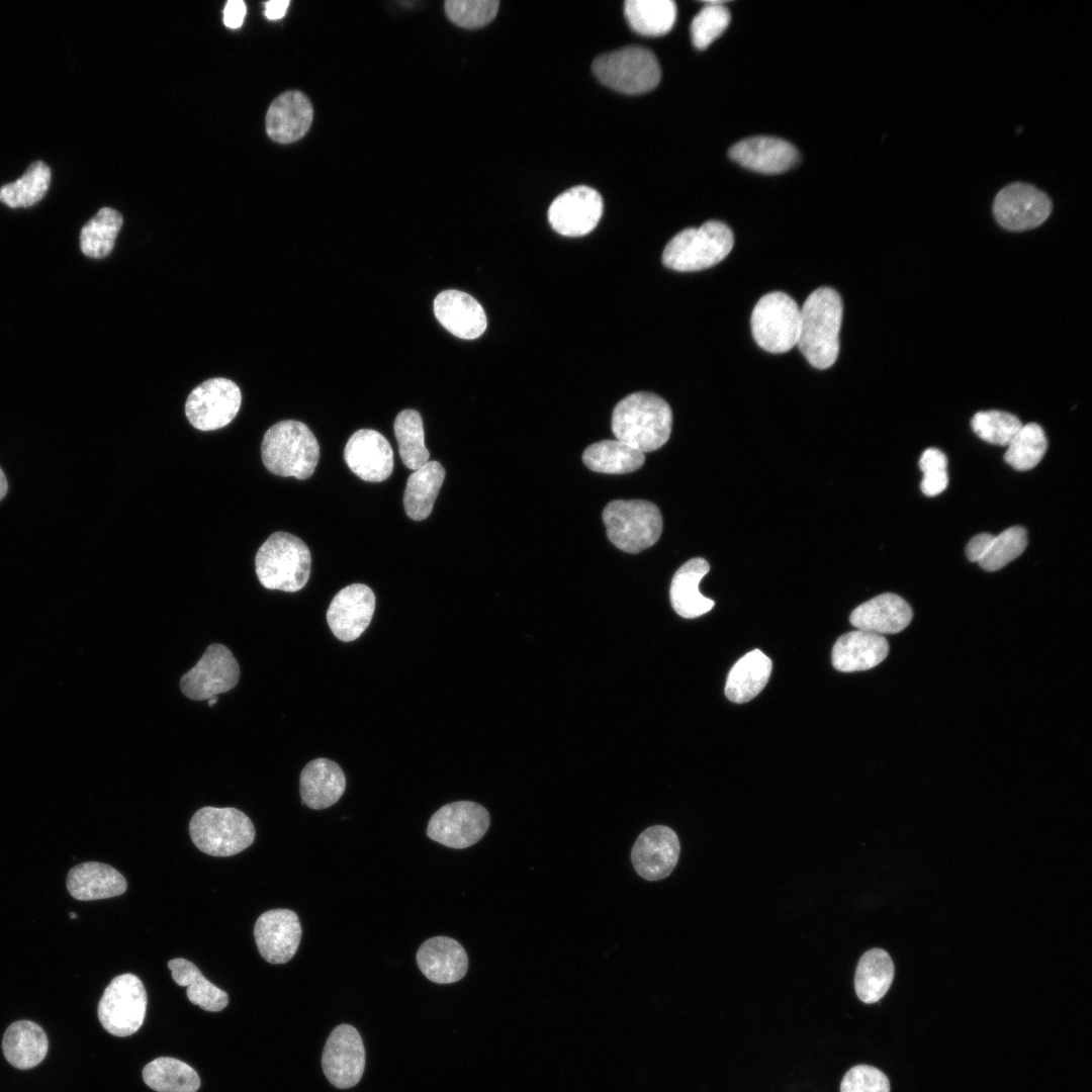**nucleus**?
<instances>
[{
  "label": "nucleus",
  "instance_id": "0eeeda50",
  "mask_svg": "<svg viewBox=\"0 0 1092 1092\" xmlns=\"http://www.w3.org/2000/svg\"><path fill=\"white\" fill-rule=\"evenodd\" d=\"M603 521L609 540L628 553L654 545L663 526L659 509L644 499L610 502L603 511Z\"/></svg>",
  "mask_w": 1092,
  "mask_h": 1092
},
{
  "label": "nucleus",
  "instance_id": "7c9ffc66",
  "mask_svg": "<svg viewBox=\"0 0 1092 1092\" xmlns=\"http://www.w3.org/2000/svg\"><path fill=\"white\" fill-rule=\"evenodd\" d=\"M48 1038L42 1028L28 1020L12 1023L5 1031L2 1049L6 1060L18 1069L37 1066L48 1053Z\"/></svg>",
  "mask_w": 1092,
  "mask_h": 1092
},
{
  "label": "nucleus",
  "instance_id": "c03bdc74",
  "mask_svg": "<svg viewBox=\"0 0 1092 1092\" xmlns=\"http://www.w3.org/2000/svg\"><path fill=\"white\" fill-rule=\"evenodd\" d=\"M1027 545L1026 530L1020 526H1014L995 536L993 542L978 562L986 571H996L1018 557Z\"/></svg>",
  "mask_w": 1092,
  "mask_h": 1092
},
{
  "label": "nucleus",
  "instance_id": "412c9836",
  "mask_svg": "<svg viewBox=\"0 0 1092 1092\" xmlns=\"http://www.w3.org/2000/svg\"><path fill=\"white\" fill-rule=\"evenodd\" d=\"M729 157L742 167L763 174L783 173L799 161V153L792 144L774 136L744 139L730 148Z\"/></svg>",
  "mask_w": 1092,
  "mask_h": 1092
},
{
  "label": "nucleus",
  "instance_id": "dca6fc26",
  "mask_svg": "<svg viewBox=\"0 0 1092 1092\" xmlns=\"http://www.w3.org/2000/svg\"><path fill=\"white\" fill-rule=\"evenodd\" d=\"M603 208V199L598 191L587 186H576L553 200L548 209V221L562 236L580 237L597 226Z\"/></svg>",
  "mask_w": 1092,
  "mask_h": 1092
},
{
  "label": "nucleus",
  "instance_id": "864d4df0",
  "mask_svg": "<svg viewBox=\"0 0 1092 1092\" xmlns=\"http://www.w3.org/2000/svg\"><path fill=\"white\" fill-rule=\"evenodd\" d=\"M7 492V480L4 472L0 468V500L5 496Z\"/></svg>",
  "mask_w": 1092,
  "mask_h": 1092
},
{
  "label": "nucleus",
  "instance_id": "4468645a",
  "mask_svg": "<svg viewBox=\"0 0 1092 1092\" xmlns=\"http://www.w3.org/2000/svg\"><path fill=\"white\" fill-rule=\"evenodd\" d=\"M1050 197L1035 186L1014 182L995 196L992 210L996 221L1011 232L1039 226L1052 212Z\"/></svg>",
  "mask_w": 1092,
  "mask_h": 1092
},
{
  "label": "nucleus",
  "instance_id": "79ce46f5",
  "mask_svg": "<svg viewBox=\"0 0 1092 1092\" xmlns=\"http://www.w3.org/2000/svg\"><path fill=\"white\" fill-rule=\"evenodd\" d=\"M971 426L982 440L999 446H1008L1022 427L1020 420L1006 412L983 411L972 418Z\"/></svg>",
  "mask_w": 1092,
  "mask_h": 1092
},
{
  "label": "nucleus",
  "instance_id": "09e8293b",
  "mask_svg": "<svg viewBox=\"0 0 1092 1092\" xmlns=\"http://www.w3.org/2000/svg\"><path fill=\"white\" fill-rule=\"evenodd\" d=\"M946 466L947 458L945 454L936 448L926 449L919 459V467L923 474L946 470Z\"/></svg>",
  "mask_w": 1092,
  "mask_h": 1092
},
{
  "label": "nucleus",
  "instance_id": "e433bc0d",
  "mask_svg": "<svg viewBox=\"0 0 1092 1092\" xmlns=\"http://www.w3.org/2000/svg\"><path fill=\"white\" fill-rule=\"evenodd\" d=\"M624 11L630 26L647 36L667 33L676 18V6L671 0H628Z\"/></svg>",
  "mask_w": 1092,
  "mask_h": 1092
},
{
  "label": "nucleus",
  "instance_id": "ddd939ff",
  "mask_svg": "<svg viewBox=\"0 0 1092 1092\" xmlns=\"http://www.w3.org/2000/svg\"><path fill=\"white\" fill-rule=\"evenodd\" d=\"M239 676L240 667L232 651L222 644L214 643L181 677L180 688L191 700H207L235 688Z\"/></svg>",
  "mask_w": 1092,
  "mask_h": 1092
},
{
  "label": "nucleus",
  "instance_id": "f257e3e1",
  "mask_svg": "<svg viewBox=\"0 0 1092 1092\" xmlns=\"http://www.w3.org/2000/svg\"><path fill=\"white\" fill-rule=\"evenodd\" d=\"M842 312L841 297L830 287L814 290L800 309L797 346L817 369L831 367L838 357Z\"/></svg>",
  "mask_w": 1092,
  "mask_h": 1092
},
{
  "label": "nucleus",
  "instance_id": "5701e85b",
  "mask_svg": "<svg viewBox=\"0 0 1092 1092\" xmlns=\"http://www.w3.org/2000/svg\"><path fill=\"white\" fill-rule=\"evenodd\" d=\"M313 108L309 99L296 90L286 91L276 97L266 114V132L279 144L300 140L309 129Z\"/></svg>",
  "mask_w": 1092,
  "mask_h": 1092
},
{
  "label": "nucleus",
  "instance_id": "b1692460",
  "mask_svg": "<svg viewBox=\"0 0 1092 1092\" xmlns=\"http://www.w3.org/2000/svg\"><path fill=\"white\" fill-rule=\"evenodd\" d=\"M416 959L423 975L437 984L457 982L465 976L468 969L464 947L447 936H435L424 941Z\"/></svg>",
  "mask_w": 1092,
  "mask_h": 1092
},
{
  "label": "nucleus",
  "instance_id": "4be33fe9",
  "mask_svg": "<svg viewBox=\"0 0 1092 1092\" xmlns=\"http://www.w3.org/2000/svg\"><path fill=\"white\" fill-rule=\"evenodd\" d=\"M434 312L439 323L460 339H476L487 327L486 315L480 303L460 290L441 291L434 299Z\"/></svg>",
  "mask_w": 1092,
  "mask_h": 1092
},
{
  "label": "nucleus",
  "instance_id": "f8f14e48",
  "mask_svg": "<svg viewBox=\"0 0 1092 1092\" xmlns=\"http://www.w3.org/2000/svg\"><path fill=\"white\" fill-rule=\"evenodd\" d=\"M487 810L471 801L449 803L431 817L427 835L447 847L462 849L475 844L489 826Z\"/></svg>",
  "mask_w": 1092,
  "mask_h": 1092
},
{
  "label": "nucleus",
  "instance_id": "6ab92c4d",
  "mask_svg": "<svg viewBox=\"0 0 1092 1092\" xmlns=\"http://www.w3.org/2000/svg\"><path fill=\"white\" fill-rule=\"evenodd\" d=\"M374 609L372 589L363 583H353L334 597L327 611V621L338 639L353 641L369 626Z\"/></svg>",
  "mask_w": 1092,
  "mask_h": 1092
},
{
  "label": "nucleus",
  "instance_id": "f3484780",
  "mask_svg": "<svg viewBox=\"0 0 1092 1092\" xmlns=\"http://www.w3.org/2000/svg\"><path fill=\"white\" fill-rule=\"evenodd\" d=\"M680 851L676 833L664 825L645 829L636 839L631 860L636 873L647 881L666 878L675 868Z\"/></svg>",
  "mask_w": 1092,
  "mask_h": 1092
},
{
  "label": "nucleus",
  "instance_id": "de8ad7c7",
  "mask_svg": "<svg viewBox=\"0 0 1092 1092\" xmlns=\"http://www.w3.org/2000/svg\"><path fill=\"white\" fill-rule=\"evenodd\" d=\"M947 483L946 470H940L923 474L920 487L925 495L935 496L946 488Z\"/></svg>",
  "mask_w": 1092,
  "mask_h": 1092
},
{
  "label": "nucleus",
  "instance_id": "9d476101",
  "mask_svg": "<svg viewBox=\"0 0 1092 1092\" xmlns=\"http://www.w3.org/2000/svg\"><path fill=\"white\" fill-rule=\"evenodd\" d=\"M147 993L143 982L133 974L116 976L105 988L98 1004V1018L109 1033L127 1036L144 1023Z\"/></svg>",
  "mask_w": 1092,
  "mask_h": 1092
},
{
  "label": "nucleus",
  "instance_id": "7ed1b4c3",
  "mask_svg": "<svg viewBox=\"0 0 1092 1092\" xmlns=\"http://www.w3.org/2000/svg\"><path fill=\"white\" fill-rule=\"evenodd\" d=\"M261 457L265 467L276 475L306 479L314 472L320 446L305 424L285 420L265 433Z\"/></svg>",
  "mask_w": 1092,
  "mask_h": 1092
},
{
  "label": "nucleus",
  "instance_id": "6e6d98bb",
  "mask_svg": "<svg viewBox=\"0 0 1092 1092\" xmlns=\"http://www.w3.org/2000/svg\"><path fill=\"white\" fill-rule=\"evenodd\" d=\"M70 917L71 918H76L77 916L75 915V913H70Z\"/></svg>",
  "mask_w": 1092,
  "mask_h": 1092
},
{
  "label": "nucleus",
  "instance_id": "c756f323",
  "mask_svg": "<svg viewBox=\"0 0 1092 1092\" xmlns=\"http://www.w3.org/2000/svg\"><path fill=\"white\" fill-rule=\"evenodd\" d=\"M772 663L759 649L743 655L730 669L725 696L733 703L741 704L755 698L767 684Z\"/></svg>",
  "mask_w": 1092,
  "mask_h": 1092
},
{
  "label": "nucleus",
  "instance_id": "49530a36",
  "mask_svg": "<svg viewBox=\"0 0 1092 1092\" xmlns=\"http://www.w3.org/2000/svg\"><path fill=\"white\" fill-rule=\"evenodd\" d=\"M840 1092H890L888 1077L869 1065H857L843 1076Z\"/></svg>",
  "mask_w": 1092,
  "mask_h": 1092
},
{
  "label": "nucleus",
  "instance_id": "a878e982",
  "mask_svg": "<svg viewBox=\"0 0 1092 1092\" xmlns=\"http://www.w3.org/2000/svg\"><path fill=\"white\" fill-rule=\"evenodd\" d=\"M889 653L883 635L855 630L840 636L832 648V664L843 672L868 670L881 663Z\"/></svg>",
  "mask_w": 1092,
  "mask_h": 1092
},
{
  "label": "nucleus",
  "instance_id": "a18cd8bd",
  "mask_svg": "<svg viewBox=\"0 0 1092 1092\" xmlns=\"http://www.w3.org/2000/svg\"><path fill=\"white\" fill-rule=\"evenodd\" d=\"M449 19L464 28H478L489 23L496 15L497 0H447L444 3Z\"/></svg>",
  "mask_w": 1092,
  "mask_h": 1092
},
{
  "label": "nucleus",
  "instance_id": "4c0bfd02",
  "mask_svg": "<svg viewBox=\"0 0 1092 1092\" xmlns=\"http://www.w3.org/2000/svg\"><path fill=\"white\" fill-rule=\"evenodd\" d=\"M122 222L117 210L101 208L81 230L80 247L83 254L90 258L106 257L113 249Z\"/></svg>",
  "mask_w": 1092,
  "mask_h": 1092
},
{
  "label": "nucleus",
  "instance_id": "ea45409f",
  "mask_svg": "<svg viewBox=\"0 0 1092 1092\" xmlns=\"http://www.w3.org/2000/svg\"><path fill=\"white\" fill-rule=\"evenodd\" d=\"M394 434L403 464L412 470H418L429 461L430 452L424 442V427L421 415L415 410L401 411L394 421Z\"/></svg>",
  "mask_w": 1092,
  "mask_h": 1092
},
{
  "label": "nucleus",
  "instance_id": "9b49d317",
  "mask_svg": "<svg viewBox=\"0 0 1092 1092\" xmlns=\"http://www.w3.org/2000/svg\"><path fill=\"white\" fill-rule=\"evenodd\" d=\"M242 403L239 386L232 380L217 377L205 380L188 395L185 414L190 424L200 431H212L229 425Z\"/></svg>",
  "mask_w": 1092,
  "mask_h": 1092
},
{
  "label": "nucleus",
  "instance_id": "a211bd4d",
  "mask_svg": "<svg viewBox=\"0 0 1092 1092\" xmlns=\"http://www.w3.org/2000/svg\"><path fill=\"white\" fill-rule=\"evenodd\" d=\"M254 936L258 950L265 961L270 964L287 963L299 946V918L289 909L266 911L255 923Z\"/></svg>",
  "mask_w": 1092,
  "mask_h": 1092
},
{
  "label": "nucleus",
  "instance_id": "72a5a7b5",
  "mask_svg": "<svg viewBox=\"0 0 1092 1092\" xmlns=\"http://www.w3.org/2000/svg\"><path fill=\"white\" fill-rule=\"evenodd\" d=\"M168 968L174 982L179 986L187 987L186 995L191 1003L211 1012L220 1011L226 1007L228 994L210 983L193 963L177 958L168 962Z\"/></svg>",
  "mask_w": 1092,
  "mask_h": 1092
},
{
  "label": "nucleus",
  "instance_id": "6e6552de",
  "mask_svg": "<svg viewBox=\"0 0 1092 1092\" xmlns=\"http://www.w3.org/2000/svg\"><path fill=\"white\" fill-rule=\"evenodd\" d=\"M593 71L606 86L625 94H641L657 86L661 71L656 57L641 47H626L597 57Z\"/></svg>",
  "mask_w": 1092,
  "mask_h": 1092
},
{
  "label": "nucleus",
  "instance_id": "8fccbe9b",
  "mask_svg": "<svg viewBox=\"0 0 1092 1092\" xmlns=\"http://www.w3.org/2000/svg\"><path fill=\"white\" fill-rule=\"evenodd\" d=\"M994 537L990 533H981L973 537L966 547L968 559L972 562H979L988 552Z\"/></svg>",
  "mask_w": 1092,
  "mask_h": 1092
},
{
  "label": "nucleus",
  "instance_id": "37998d69",
  "mask_svg": "<svg viewBox=\"0 0 1092 1092\" xmlns=\"http://www.w3.org/2000/svg\"><path fill=\"white\" fill-rule=\"evenodd\" d=\"M731 15L722 1H708L691 23L695 48L705 50L719 37L730 23Z\"/></svg>",
  "mask_w": 1092,
  "mask_h": 1092
},
{
  "label": "nucleus",
  "instance_id": "58836bf2",
  "mask_svg": "<svg viewBox=\"0 0 1092 1092\" xmlns=\"http://www.w3.org/2000/svg\"><path fill=\"white\" fill-rule=\"evenodd\" d=\"M50 182V167L42 161H35L16 181L0 188V200L11 208L29 207L43 198Z\"/></svg>",
  "mask_w": 1092,
  "mask_h": 1092
},
{
  "label": "nucleus",
  "instance_id": "39448f33",
  "mask_svg": "<svg viewBox=\"0 0 1092 1092\" xmlns=\"http://www.w3.org/2000/svg\"><path fill=\"white\" fill-rule=\"evenodd\" d=\"M734 237L730 228L709 220L700 228L677 233L665 246L662 263L679 272L701 271L723 261L731 252Z\"/></svg>",
  "mask_w": 1092,
  "mask_h": 1092
},
{
  "label": "nucleus",
  "instance_id": "cd10ccee",
  "mask_svg": "<svg viewBox=\"0 0 1092 1092\" xmlns=\"http://www.w3.org/2000/svg\"><path fill=\"white\" fill-rule=\"evenodd\" d=\"M299 785L302 803L321 810L339 801L346 788V778L335 761L316 758L302 769Z\"/></svg>",
  "mask_w": 1092,
  "mask_h": 1092
},
{
  "label": "nucleus",
  "instance_id": "3c124183",
  "mask_svg": "<svg viewBox=\"0 0 1092 1092\" xmlns=\"http://www.w3.org/2000/svg\"><path fill=\"white\" fill-rule=\"evenodd\" d=\"M246 15V5L242 0H230L223 10V22L230 28L242 25Z\"/></svg>",
  "mask_w": 1092,
  "mask_h": 1092
},
{
  "label": "nucleus",
  "instance_id": "2eb2a0df",
  "mask_svg": "<svg viewBox=\"0 0 1092 1092\" xmlns=\"http://www.w3.org/2000/svg\"><path fill=\"white\" fill-rule=\"evenodd\" d=\"M322 1067L329 1082L339 1089L359 1083L365 1067V1050L354 1026L341 1024L335 1027L326 1041Z\"/></svg>",
  "mask_w": 1092,
  "mask_h": 1092
},
{
  "label": "nucleus",
  "instance_id": "20e7f679",
  "mask_svg": "<svg viewBox=\"0 0 1092 1092\" xmlns=\"http://www.w3.org/2000/svg\"><path fill=\"white\" fill-rule=\"evenodd\" d=\"M310 567L311 556L305 543L286 532L271 534L255 558L257 577L269 589H301L308 580Z\"/></svg>",
  "mask_w": 1092,
  "mask_h": 1092
},
{
  "label": "nucleus",
  "instance_id": "393cba45",
  "mask_svg": "<svg viewBox=\"0 0 1092 1092\" xmlns=\"http://www.w3.org/2000/svg\"><path fill=\"white\" fill-rule=\"evenodd\" d=\"M913 617L909 604L901 597L886 593L856 607L849 621L857 630L883 634H895L904 630Z\"/></svg>",
  "mask_w": 1092,
  "mask_h": 1092
},
{
  "label": "nucleus",
  "instance_id": "603ef678",
  "mask_svg": "<svg viewBox=\"0 0 1092 1092\" xmlns=\"http://www.w3.org/2000/svg\"><path fill=\"white\" fill-rule=\"evenodd\" d=\"M289 0H271L266 2L265 15L270 20H276L285 15Z\"/></svg>",
  "mask_w": 1092,
  "mask_h": 1092
},
{
  "label": "nucleus",
  "instance_id": "2f4dec72",
  "mask_svg": "<svg viewBox=\"0 0 1092 1092\" xmlns=\"http://www.w3.org/2000/svg\"><path fill=\"white\" fill-rule=\"evenodd\" d=\"M445 478V469L438 461H428L415 470L406 481L403 506L406 515L421 521L428 518Z\"/></svg>",
  "mask_w": 1092,
  "mask_h": 1092
},
{
  "label": "nucleus",
  "instance_id": "473e14b6",
  "mask_svg": "<svg viewBox=\"0 0 1092 1092\" xmlns=\"http://www.w3.org/2000/svg\"><path fill=\"white\" fill-rule=\"evenodd\" d=\"M894 978V965L887 951L872 948L860 958L854 976V989L860 1001L876 1003L888 992Z\"/></svg>",
  "mask_w": 1092,
  "mask_h": 1092
},
{
  "label": "nucleus",
  "instance_id": "a19ab883",
  "mask_svg": "<svg viewBox=\"0 0 1092 1092\" xmlns=\"http://www.w3.org/2000/svg\"><path fill=\"white\" fill-rule=\"evenodd\" d=\"M1046 448L1048 441L1042 428L1035 423H1029L1022 425L1008 444L1004 459L1016 470H1028L1039 463Z\"/></svg>",
  "mask_w": 1092,
  "mask_h": 1092
},
{
  "label": "nucleus",
  "instance_id": "c9c22d12",
  "mask_svg": "<svg viewBox=\"0 0 1092 1092\" xmlns=\"http://www.w3.org/2000/svg\"><path fill=\"white\" fill-rule=\"evenodd\" d=\"M145 1083L157 1092H196L200 1079L186 1063L169 1057L150 1062L143 1070Z\"/></svg>",
  "mask_w": 1092,
  "mask_h": 1092
},
{
  "label": "nucleus",
  "instance_id": "f704fd0d",
  "mask_svg": "<svg viewBox=\"0 0 1092 1092\" xmlns=\"http://www.w3.org/2000/svg\"><path fill=\"white\" fill-rule=\"evenodd\" d=\"M582 461L596 472L623 474L639 469L645 456L619 440H604L589 445L582 454Z\"/></svg>",
  "mask_w": 1092,
  "mask_h": 1092
},
{
  "label": "nucleus",
  "instance_id": "aec40b11",
  "mask_svg": "<svg viewBox=\"0 0 1092 1092\" xmlns=\"http://www.w3.org/2000/svg\"><path fill=\"white\" fill-rule=\"evenodd\" d=\"M349 468L361 479L380 482L393 470V451L383 435L371 429L356 431L344 449Z\"/></svg>",
  "mask_w": 1092,
  "mask_h": 1092
},
{
  "label": "nucleus",
  "instance_id": "c85d7f7f",
  "mask_svg": "<svg viewBox=\"0 0 1092 1092\" xmlns=\"http://www.w3.org/2000/svg\"><path fill=\"white\" fill-rule=\"evenodd\" d=\"M709 570L708 561L697 557L688 560L674 573L669 590L670 603L680 617L694 619L713 609L715 602L699 590V583Z\"/></svg>",
  "mask_w": 1092,
  "mask_h": 1092
},
{
  "label": "nucleus",
  "instance_id": "f03ea898",
  "mask_svg": "<svg viewBox=\"0 0 1092 1092\" xmlns=\"http://www.w3.org/2000/svg\"><path fill=\"white\" fill-rule=\"evenodd\" d=\"M672 413L657 394L635 392L627 395L612 414V431L619 440L642 453L662 447L669 439Z\"/></svg>",
  "mask_w": 1092,
  "mask_h": 1092
},
{
  "label": "nucleus",
  "instance_id": "bb28decb",
  "mask_svg": "<svg viewBox=\"0 0 1092 1092\" xmlns=\"http://www.w3.org/2000/svg\"><path fill=\"white\" fill-rule=\"evenodd\" d=\"M67 888L73 898L92 901L122 895L126 891L127 883L113 867L88 861L77 864L69 871Z\"/></svg>",
  "mask_w": 1092,
  "mask_h": 1092
},
{
  "label": "nucleus",
  "instance_id": "423d86ee",
  "mask_svg": "<svg viewBox=\"0 0 1092 1092\" xmlns=\"http://www.w3.org/2000/svg\"><path fill=\"white\" fill-rule=\"evenodd\" d=\"M189 833L195 846L212 856L235 855L255 839L251 819L233 807L199 809L190 820Z\"/></svg>",
  "mask_w": 1092,
  "mask_h": 1092
},
{
  "label": "nucleus",
  "instance_id": "1a4fd4ad",
  "mask_svg": "<svg viewBox=\"0 0 1092 1092\" xmlns=\"http://www.w3.org/2000/svg\"><path fill=\"white\" fill-rule=\"evenodd\" d=\"M751 333L763 350L780 354L797 345L800 334V307L788 294L774 291L755 304L750 318Z\"/></svg>",
  "mask_w": 1092,
  "mask_h": 1092
},
{
  "label": "nucleus",
  "instance_id": "5fc2aeb1",
  "mask_svg": "<svg viewBox=\"0 0 1092 1092\" xmlns=\"http://www.w3.org/2000/svg\"><path fill=\"white\" fill-rule=\"evenodd\" d=\"M208 700H209V701H208V705H209V707H213V706H214V704H215V703L217 702V698H216V697H212V698H210V699H208Z\"/></svg>",
  "mask_w": 1092,
  "mask_h": 1092
}]
</instances>
